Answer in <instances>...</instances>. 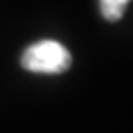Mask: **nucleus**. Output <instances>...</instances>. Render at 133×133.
Instances as JSON below:
<instances>
[{"instance_id":"nucleus-1","label":"nucleus","mask_w":133,"mask_h":133,"mask_svg":"<svg viewBox=\"0 0 133 133\" xmlns=\"http://www.w3.org/2000/svg\"><path fill=\"white\" fill-rule=\"evenodd\" d=\"M21 63L26 70L37 74H61L70 69V52L61 43L44 39L24 50Z\"/></svg>"},{"instance_id":"nucleus-2","label":"nucleus","mask_w":133,"mask_h":133,"mask_svg":"<svg viewBox=\"0 0 133 133\" xmlns=\"http://www.w3.org/2000/svg\"><path fill=\"white\" fill-rule=\"evenodd\" d=\"M128 4H129V0H100V11H102L105 21L116 22L122 19Z\"/></svg>"}]
</instances>
